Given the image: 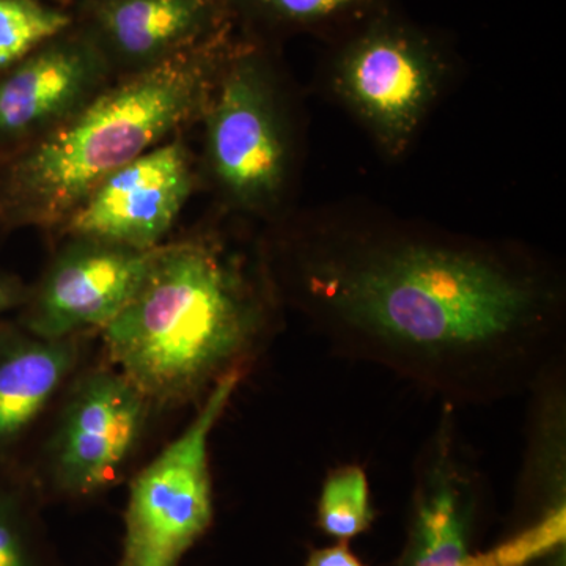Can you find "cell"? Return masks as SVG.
Returning a JSON list of instances; mask_svg holds the SVG:
<instances>
[{"label": "cell", "instance_id": "obj_4", "mask_svg": "<svg viewBox=\"0 0 566 566\" xmlns=\"http://www.w3.org/2000/svg\"><path fill=\"white\" fill-rule=\"evenodd\" d=\"M241 379V370L222 376L189 427L133 480L115 566H180L207 534L214 517L210 436Z\"/></svg>", "mask_w": 566, "mask_h": 566}, {"label": "cell", "instance_id": "obj_13", "mask_svg": "<svg viewBox=\"0 0 566 566\" xmlns=\"http://www.w3.org/2000/svg\"><path fill=\"white\" fill-rule=\"evenodd\" d=\"M92 33L112 69H148L202 43L214 0H96Z\"/></svg>", "mask_w": 566, "mask_h": 566}, {"label": "cell", "instance_id": "obj_12", "mask_svg": "<svg viewBox=\"0 0 566 566\" xmlns=\"http://www.w3.org/2000/svg\"><path fill=\"white\" fill-rule=\"evenodd\" d=\"M156 249L71 238L41 283L29 323L33 334L62 340L106 327L139 289Z\"/></svg>", "mask_w": 566, "mask_h": 566}, {"label": "cell", "instance_id": "obj_9", "mask_svg": "<svg viewBox=\"0 0 566 566\" xmlns=\"http://www.w3.org/2000/svg\"><path fill=\"white\" fill-rule=\"evenodd\" d=\"M112 63L92 32L65 31L0 76V147L31 144L109 85Z\"/></svg>", "mask_w": 566, "mask_h": 566}, {"label": "cell", "instance_id": "obj_3", "mask_svg": "<svg viewBox=\"0 0 566 566\" xmlns=\"http://www.w3.org/2000/svg\"><path fill=\"white\" fill-rule=\"evenodd\" d=\"M222 65L199 43L104 87L69 120L24 145L0 182L10 221L65 223L115 170L203 117Z\"/></svg>", "mask_w": 566, "mask_h": 566}, {"label": "cell", "instance_id": "obj_15", "mask_svg": "<svg viewBox=\"0 0 566 566\" xmlns=\"http://www.w3.org/2000/svg\"><path fill=\"white\" fill-rule=\"evenodd\" d=\"M374 501L367 472L359 464H342L324 476L316 526L335 542L349 543L370 531L375 523Z\"/></svg>", "mask_w": 566, "mask_h": 566}, {"label": "cell", "instance_id": "obj_1", "mask_svg": "<svg viewBox=\"0 0 566 566\" xmlns=\"http://www.w3.org/2000/svg\"><path fill=\"white\" fill-rule=\"evenodd\" d=\"M297 289L335 356L385 368L442 405L526 395L566 359L560 290L494 253L403 240L318 249Z\"/></svg>", "mask_w": 566, "mask_h": 566}, {"label": "cell", "instance_id": "obj_5", "mask_svg": "<svg viewBox=\"0 0 566 566\" xmlns=\"http://www.w3.org/2000/svg\"><path fill=\"white\" fill-rule=\"evenodd\" d=\"M212 177L234 203L270 207L289 172L281 107L266 65L243 55L219 71L205 109Z\"/></svg>", "mask_w": 566, "mask_h": 566}, {"label": "cell", "instance_id": "obj_14", "mask_svg": "<svg viewBox=\"0 0 566 566\" xmlns=\"http://www.w3.org/2000/svg\"><path fill=\"white\" fill-rule=\"evenodd\" d=\"M71 338L36 337L0 356V446L17 438L43 411L76 360Z\"/></svg>", "mask_w": 566, "mask_h": 566}, {"label": "cell", "instance_id": "obj_18", "mask_svg": "<svg viewBox=\"0 0 566 566\" xmlns=\"http://www.w3.org/2000/svg\"><path fill=\"white\" fill-rule=\"evenodd\" d=\"M0 566H40L17 516L0 504Z\"/></svg>", "mask_w": 566, "mask_h": 566}, {"label": "cell", "instance_id": "obj_17", "mask_svg": "<svg viewBox=\"0 0 566 566\" xmlns=\"http://www.w3.org/2000/svg\"><path fill=\"white\" fill-rule=\"evenodd\" d=\"M255 2L283 20L315 21L353 9L365 0H255Z\"/></svg>", "mask_w": 566, "mask_h": 566}, {"label": "cell", "instance_id": "obj_20", "mask_svg": "<svg viewBox=\"0 0 566 566\" xmlns=\"http://www.w3.org/2000/svg\"><path fill=\"white\" fill-rule=\"evenodd\" d=\"M527 566H566V547Z\"/></svg>", "mask_w": 566, "mask_h": 566}, {"label": "cell", "instance_id": "obj_7", "mask_svg": "<svg viewBox=\"0 0 566 566\" xmlns=\"http://www.w3.org/2000/svg\"><path fill=\"white\" fill-rule=\"evenodd\" d=\"M523 461L506 526L494 543L504 566H526L566 547V359L526 392Z\"/></svg>", "mask_w": 566, "mask_h": 566}, {"label": "cell", "instance_id": "obj_8", "mask_svg": "<svg viewBox=\"0 0 566 566\" xmlns=\"http://www.w3.org/2000/svg\"><path fill=\"white\" fill-rule=\"evenodd\" d=\"M192 188L188 148L166 140L104 178L63 226L71 238L151 251L172 230Z\"/></svg>", "mask_w": 566, "mask_h": 566}, {"label": "cell", "instance_id": "obj_11", "mask_svg": "<svg viewBox=\"0 0 566 566\" xmlns=\"http://www.w3.org/2000/svg\"><path fill=\"white\" fill-rule=\"evenodd\" d=\"M439 69L422 44L397 32H375L342 59L337 88L395 153L403 150L439 87Z\"/></svg>", "mask_w": 566, "mask_h": 566}, {"label": "cell", "instance_id": "obj_2", "mask_svg": "<svg viewBox=\"0 0 566 566\" xmlns=\"http://www.w3.org/2000/svg\"><path fill=\"white\" fill-rule=\"evenodd\" d=\"M262 289L205 241L161 244L120 314L103 327L118 374L148 403L186 401L243 371L270 329Z\"/></svg>", "mask_w": 566, "mask_h": 566}, {"label": "cell", "instance_id": "obj_16", "mask_svg": "<svg viewBox=\"0 0 566 566\" xmlns=\"http://www.w3.org/2000/svg\"><path fill=\"white\" fill-rule=\"evenodd\" d=\"M71 17L40 0H0V71L69 31Z\"/></svg>", "mask_w": 566, "mask_h": 566}, {"label": "cell", "instance_id": "obj_10", "mask_svg": "<svg viewBox=\"0 0 566 566\" xmlns=\"http://www.w3.org/2000/svg\"><path fill=\"white\" fill-rule=\"evenodd\" d=\"M148 405L118 371L88 375L74 390L55 438L62 490L91 495L109 486L139 441Z\"/></svg>", "mask_w": 566, "mask_h": 566}, {"label": "cell", "instance_id": "obj_19", "mask_svg": "<svg viewBox=\"0 0 566 566\" xmlns=\"http://www.w3.org/2000/svg\"><path fill=\"white\" fill-rule=\"evenodd\" d=\"M304 566H365L356 556L349 543H335L333 546L319 547L308 554Z\"/></svg>", "mask_w": 566, "mask_h": 566}, {"label": "cell", "instance_id": "obj_6", "mask_svg": "<svg viewBox=\"0 0 566 566\" xmlns=\"http://www.w3.org/2000/svg\"><path fill=\"white\" fill-rule=\"evenodd\" d=\"M488 502L485 471L465 441L458 409L441 405L417 453L405 543L395 566H471Z\"/></svg>", "mask_w": 566, "mask_h": 566}, {"label": "cell", "instance_id": "obj_21", "mask_svg": "<svg viewBox=\"0 0 566 566\" xmlns=\"http://www.w3.org/2000/svg\"><path fill=\"white\" fill-rule=\"evenodd\" d=\"M11 301H13V293H11L10 286L0 282V312L6 311L11 304Z\"/></svg>", "mask_w": 566, "mask_h": 566}]
</instances>
